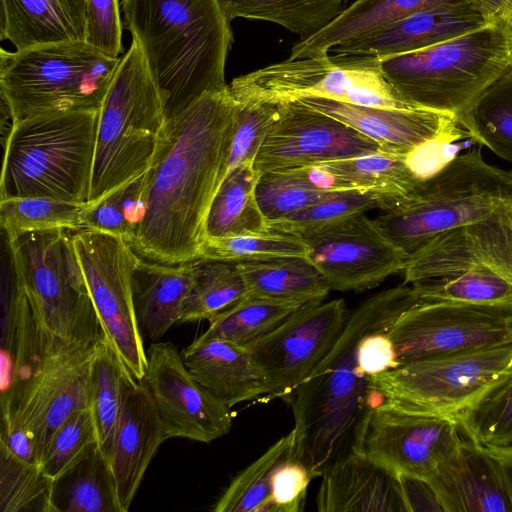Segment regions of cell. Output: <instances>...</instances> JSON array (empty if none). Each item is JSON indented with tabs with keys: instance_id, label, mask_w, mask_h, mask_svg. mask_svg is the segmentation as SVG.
<instances>
[{
	"instance_id": "53",
	"label": "cell",
	"mask_w": 512,
	"mask_h": 512,
	"mask_svg": "<svg viewBox=\"0 0 512 512\" xmlns=\"http://www.w3.org/2000/svg\"><path fill=\"white\" fill-rule=\"evenodd\" d=\"M357 362L369 376L380 374L399 366L393 343L387 331L365 335L359 342Z\"/></svg>"
},
{
	"instance_id": "43",
	"label": "cell",
	"mask_w": 512,
	"mask_h": 512,
	"mask_svg": "<svg viewBox=\"0 0 512 512\" xmlns=\"http://www.w3.org/2000/svg\"><path fill=\"white\" fill-rule=\"evenodd\" d=\"M459 432L480 445L512 444V370L472 404L453 415Z\"/></svg>"
},
{
	"instance_id": "23",
	"label": "cell",
	"mask_w": 512,
	"mask_h": 512,
	"mask_svg": "<svg viewBox=\"0 0 512 512\" xmlns=\"http://www.w3.org/2000/svg\"><path fill=\"white\" fill-rule=\"evenodd\" d=\"M299 101L371 138L382 151L402 156L460 126L455 115L428 109L368 107L324 98Z\"/></svg>"
},
{
	"instance_id": "9",
	"label": "cell",
	"mask_w": 512,
	"mask_h": 512,
	"mask_svg": "<svg viewBox=\"0 0 512 512\" xmlns=\"http://www.w3.org/2000/svg\"><path fill=\"white\" fill-rule=\"evenodd\" d=\"M120 58H111L86 41L0 49L1 107L11 124L45 114L98 110Z\"/></svg>"
},
{
	"instance_id": "47",
	"label": "cell",
	"mask_w": 512,
	"mask_h": 512,
	"mask_svg": "<svg viewBox=\"0 0 512 512\" xmlns=\"http://www.w3.org/2000/svg\"><path fill=\"white\" fill-rule=\"evenodd\" d=\"M256 199L267 223L310 206L334 192L314 190L291 170L269 171L259 175Z\"/></svg>"
},
{
	"instance_id": "5",
	"label": "cell",
	"mask_w": 512,
	"mask_h": 512,
	"mask_svg": "<svg viewBox=\"0 0 512 512\" xmlns=\"http://www.w3.org/2000/svg\"><path fill=\"white\" fill-rule=\"evenodd\" d=\"M384 77L413 108L457 120L512 72V28L501 20L434 46L380 60Z\"/></svg>"
},
{
	"instance_id": "7",
	"label": "cell",
	"mask_w": 512,
	"mask_h": 512,
	"mask_svg": "<svg viewBox=\"0 0 512 512\" xmlns=\"http://www.w3.org/2000/svg\"><path fill=\"white\" fill-rule=\"evenodd\" d=\"M168 121L144 53L132 40L99 111L88 202L97 205L153 166Z\"/></svg>"
},
{
	"instance_id": "26",
	"label": "cell",
	"mask_w": 512,
	"mask_h": 512,
	"mask_svg": "<svg viewBox=\"0 0 512 512\" xmlns=\"http://www.w3.org/2000/svg\"><path fill=\"white\" fill-rule=\"evenodd\" d=\"M197 260L166 264L136 253L131 287L135 314L143 337L156 341L175 323H179L184 300L193 283Z\"/></svg>"
},
{
	"instance_id": "60",
	"label": "cell",
	"mask_w": 512,
	"mask_h": 512,
	"mask_svg": "<svg viewBox=\"0 0 512 512\" xmlns=\"http://www.w3.org/2000/svg\"><path fill=\"white\" fill-rule=\"evenodd\" d=\"M507 208L512 211V202L509 204Z\"/></svg>"
},
{
	"instance_id": "8",
	"label": "cell",
	"mask_w": 512,
	"mask_h": 512,
	"mask_svg": "<svg viewBox=\"0 0 512 512\" xmlns=\"http://www.w3.org/2000/svg\"><path fill=\"white\" fill-rule=\"evenodd\" d=\"M99 111L45 114L12 123L4 146L0 199L88 202Z\"/></svg>"
},
{
	"instance_id": "57",
	"label": "cell",
	"mask_w": 512,
	"mask_h": 512,
	"mask_svg": "<svg viewBox=\"0 0 512 512\" xmlns=\"http://www.w3.org/2000/svg\"><path fill=\"white\" fill-rule=\"evenodd\" d=\"M482 446L498 469L512 507V444L504 446Z\"/></svg>"
},
{
	"instance_id": "1",
	"label": "cell",
	"mask_w": 512,
	"mask_h": 512,
	"mask_svg": "<svg viewBox=\"0 0 512 512\" xmlns=\"http://www.w3.org/2000/svg\"><path fill=\"white\" fill-rule=\"evenodd\" d=\"M235 109L227 87L169 119L151 167L147 211L131 245L139 256L166 264L200 258L209 210L227 176Z\"/></svg>"
},
{
	"instance_id": "10",
	"label": "cell",
	"mask_w": 512,
	"mask_h": 512,
	"mask_svg": "<svg viewBox=\"0 0 512 512\" xmlns=\"http://www.w3.org/2000/svg\"><path fill=\"white\" fill-rule=\"evenodd\" d=\"M8 245L19 282L43 328L84 345H95L106 336L70 231L29 233Z\"/></svg>"
},
{
	"instance_id": "48",
	"label": "cell",
	"mask_w": 512,
	"mask_h": 512,
	"mask_svg": "<svg viewBox=\"0 0 512 512\" xmlns=\"http://www.w3.org/2000/svg\"><path fill=\"white\" fill-rule=\"evenodd\" d=\"M95 442L98 436L90 407L73 411L51 438L40 465L43 473L55 480Z\"/></svg>"
},
{
	"instance_id": "15",
	"label": "cell",
	"mask_w": 512,
	"mask_h": 512,
	"mask_svg": "<svg viewBox=\"0 0 512 512\" xmlns=\"http://www.w3.org/2000/svg\"><path fill=\"white\" fill-rule=\"evenodd\" d=\"M349 312L343 299L303 306L246 345L266 387L264 399H288L328 354Z\"/></svg>"
},
{
	"instance_id": "4",
	"label": "cell",
	"mask_w": 512,
	"mask_h": 512,
	"mask_svg": "<svg viewBox=\"0 0 512 512\" xmlns=\"http://www.w3.org/2000/svg\"><path fill=\"white\" fill-rule=\"evenodd\" d=\"M95 347L50 333L33 311H24L18 318L1 379V423L34 436L40 465L57 428L73 411L89 407Z\"/></svg>"
},
{
	"instance_id": "6",
	"label": "cell",
	"mask_w": 512,
	"mask_h": 512,
	"mask_svg": "<svg viewBox=\"0 0 512 512\" xmlns=\"http://www.w3.org/2000/svg\"><path fill=\"white\" fill-rule=\"evenodd\" d=\"M511 202L512 170L487 163L481 149H473L396 197L373 221L410 257L436 236L482 221Z\"/></svg>"
},
{
	"instance_id": "14",
	"label": "cell",
	"mask_w": 512,
	"mask_h": 512,
	"mask_svg": "<svg viewBox=\"0 0 512 512\" xmlns=\"http://www.w3.org/2000/svg\"><path fill=\"white\" fill-rule=\"evenodd\" d=\"M399 365L512 343V315L451 301H419L387 331Z\"/></svg>"
},
{
	"instance_id": "22",
	"label": "cell",
	"mask_w": 512,
	"mask_h": 512,
	"mask_svg": "<svg viewBox=\"0 0 512 512\" xmlns=\"http://www.w3.org/2000/svg\"><path fill=\"white\" fill-rule=\"evenodd\" d=\"M486 25L472 1L425 9L329 50L333 55L377 59L422 50Z\"/></svg>"
},
{
	"instance_id": "51",
	"label": "cell",
	"mask_w": 512,
	"mask_h": 512,
	"mask_svg": "<svg viewBox=\"0 0 512 512\" xmlns=\"http://www.w3.org/2000/svg\"><path fill=\"white\" fill-rule=\"evenodd\" d=\"M312 479L309 470L295 459L280 466L273 479V512L302 511Z\"/></svg>"
},
{
	"instance_id": "30",
	"label": "cell",
	"mask_w": 512,
	"mask_h": 512,
	"mask_svg": "<svg viewBox=\"0 0 512 512\" xmlns=\"http://www.w3.org/2000/svg\"><path fill=\"white\" fill-rule=\"evenodd\" d=\"M244 279L248 298L299 307L321 303L330 288L307 257H283L235 263Z\"/></svg>"
},
{
	"instance_id": "45",
	"label": "cell",
	"mask_w": 512,
	"mask_h": 512,
	"mask_svg": "<svg viewBox=\"0 0 512 512\" xmlns=\"http://www.w3.org/2000/svg\"><path fill=\"white\" fill-rule=\"evenodd\" d=\"M303 238L276 231L207 237L199 259L229 263L258 261L283 257H307Z\"/></svg>"
},
{
	"instance_id": "31",
	"label": "cell",
	"mask_w": 512,
	"mask_h": 512,
	"mask_svg": "<svg viewBox=\"0 0 512 512\" xmlns=\"http://www.w3.org/2000/svg\"><path fill=\"white\" fill-rule=\"evenodd\" d=\"M53 512H122L111 465L98 442L53 480Z\"/></svg>"
},
{
	"instance_id": "56",
	"label": "cell",
	"mask_w": 512,
	"mask_h": 512,
	"mask_svg": "<svg viewBox=\"0 0 512 512\" xmlns=\"http://www.w3.org/2000/svg\"><path fill=\"white\" fill-rule=\"evenodd\" d=\"M0 444L22 460L40 465L36 440L26 429L1 423Z\"/></svg>"
},
{
	"instance_id": "2",
	"label": "cell",
	"mask_w": 512,
	"mask_h": 512,
	"mask_svg": "<svg viewBox=\"0 0 512 512\" xmlns=\"http://www.w3.org/2000/svg\"><path fill=\"white\" fill-rule=\"evenodd\" d=\"M419 301L406 283L368 297L349 313L334 346L287 399L295 423V460L313 478L349 454L362 453L370 414L384 402L371 376L358 366L360 340L388 331Z\"/></svg>"
},
{
	"instance_id": "61",
	"label": "cell",
	"mask_w": 512,
	"mask_h": 512,
	"mask_svg": "<svg viewBox=\"0 0 512 512\" xmlns=\"http://www.w3.org/2000/svg\"><path fill=\"white\" fill-rule=\"evenodd\" d=\"M507 209H508V208H507ZM508 211H509V214H510V216H511V218H512V211H511V210H509V209H508Z\"/></svg>"
},
{
	"instance_id": "3",
	"label": "cell",
	"mask_w": 512,
	"mask_h": 512,
	"mask_svg": "<svg viewBox=\"0 0 512 512\" xmlns=\"http://www.w3.org/2000/svg\"><path fill=\"white\" fill-rule=\"evenodd\" d=\"M121 8L168 119L228 87L225 64L233 34L217 0H121Z\"/></svg>"
},
{
	"instance_id": "42",
	"label": "cell",
	"mask_w": 512,
	"mask_h": 512,
	"mask_svg": "<svg viewBox=\"0 0 512 512\" xmlns=\"http://www.w3.org/2000/svg\"><path fill=\"white\" fill-rule=\"evenodd\" d=\"M151 168L120 186L86 211L85 229L104 232L131 245L148 207Z\"/></svg>"
},
{
	"instance_id": "37",
	"label": "cell",
	"mask_w": 512,
	"mask_h": 512,
	"mask_svg": "<svg viewBox=\"0 0 512 512\" xmlns=\"http://www.w3.org/2000/svg\"><path fill=\"white\" fill-rule=\"evenodd\" d=\"M90 205L91 202L78 203L46 197L0 199V225L8 243L34 232H75L85 229L84 218Z\"/></svg>"
},
{
	"instance_id": "28",
	"label": "cell",
	"mask_w": 512,
	"mask_h": 512,
	"mask_svg": "<svg viewBox=\"0 0 512 512\" xmlns=\"http://www.w3.org/2000/svg\"><path fill=\"white\" fill-rule=\"evenodd\" d=\"M0 39L16 50L85 41V0H0Z\"/></svg>"
},
{
	"instance_id": "38",
	"label": "cell",
	"mask_w": 512,
	"mask_h": 512,
	"mask_svg": "<svg viewBox=\"0 0 512 512\" xmlns=\"http://www.w3.org/2000/svg\"><path fill=\"white\" fill-rule=\"evenodd\" d=\"M458 123L471 141L512 164V72L491 85Z\"/></svg>"
},
{
	"instance_id": "59",
	"label": "cell",
	"mask_w": 512,
	"mask_h": 512,
	"mask_svg": "<svg viewBox=\"0 0 512 512\" xmlns=\"http://www.w3.org/2000/svg\"><path fill=\"white\" fill-rule=\"evenodd\" d=\"M499 20L512 28V0H508L500 14Z\"/></svg>"
},
{
	"instance_id": "52",
	"label": "cell",
	"mask_w": 512,
	"mask_h": 512,
	"mask_svg": "<svg viewBox=\"0 0 512 512\" xmlns=\"http://www.w3.org/2000/svg\"><path fill=\"white\" fill-rule=\"evenodd\" d=\"M468 138L461 125L441 136L417 146L405 156L406 163L419 180H425L442 169L457 154H453V142Z\"/></svg>"
},
{
	"instance_id": "58",
	"label": "cell",
	"mask_w": 512,
	"mask_h": 512,
	"mask_svg": "<svg viewBox=\"0 0 512 512\" xmlns=\"http://www.w3.org/2000/svg\"><path fill=\"white\" fill-rule=\"evenodd\" d=\"M508 0H472L474 8L482 15L486 24L499 20L500 14Z\"/></svg>"
},
{
	"instance_id": "46",
	"label": "cell",
	"mask_w": 512,
	"mask_h": 512,
	"mask_svg": "<svg viewBox=\"0 0 512 512\" xmlns=\"http://www.w3.org/2000/svg\"><path fill=\"white\" fill-rule=\"evenodd\" d=\"M52 484L40 465L22 460L0 444L1 512H53Z\"/></svg>"
},
{
	"instance_id": "17",
	"label": "cell",
	"mask_w": 512,
	"mask_h": 512,
	"mask_svg": "<svg viewBox=\"0 0 512 512\" xmlns=\"http://www.w3.org/2000/svg\"><path fill=\"white\" fill-rule=\"evenodd\" d=\"M307 258L330 290L361 292L402 273L409 257L376 227L365 213H357L303 237Z\"/></svg>"
},
{
	"instance_id": "27",
	"label": "cell",
	"mask_w": 512,
	"mask_h": 512,
	"mask_svg": "<svg viewBox=\"0 0 512 512\" xmlns=\"http://www.w3.org/2000/svg\"><path fill=\"white\" fill-rule=\"evenodd\" d=\"M182 359L195 380L229 408L267 392L247 346L196 338L184 349Z\"/></svg>"
},
{
	"instance_id": "50",
	"label": "cell",
	"mask_w": 512,
	"mask_h": 512,
	"mask_svg": "<svg viewBox=\"0 0 512 512\" xmlns=\"http://www.w3.org/2000/svg\"><path fill=\"white\" fill-rule=\"evenodd\" d=\"M85 41L111 58L121 57L119 0H85Z\"/></svg>"
},
{
	"instance_id": "16",
	"label": "cell",
	"mask_w": 512,
	"mask_h": 512,
	"mask_svg": "<svg viewBox=\"0 0 512 512\" xmlns=\"http://www.w3.org/2000/svg\"><path fill=\"white\" fill-rule=\"evenodd\" d=\"M461 442L453 416L384 401L370 414L362 453L397 475L428 481Z\"/></svg>"
},
{
	"instance_id": "24",
	"label": "cell",
	"mask_w": 512,
	"mask_h": 512,
	"mask_svg": "<svg viewBox=\"0 0 512 512\" xmlns=\"http://www.w3.org/2000/svg\"><path fill=\"white\" fill-rule=\"evenodd\" d=\"M428 482L444 512H512L494 461L470 440H462Z\"/></svg>"
},
{
	"instance_id": "19",
	"label": "cell",
	"mask_w": 512,
	"mask_h": 512,
	"mask_svg": "<svg viewBox=\"0 0 512 512\" xmlns=\"http://www.w3.org/2000/svg\"><path fill=\"white\" fill-rule=\"evenodd\" d=\"M278 105L279 116L254 160L259 174L382 150L371 138L300 101Z\"/></svg>"
},
{
	"instance_id": "41",
	"label": "cell",
	"mask_w": 512,
	"mask_h": 512,
	"mask_svg": "<svg viewBox=\"0 0 512 512\" xmlns=\"http://www.w3.org/2000/svg\"><path fill=\"white\" fill-rule=\"evenodd\" d=\"M396 197L399 196L373 190L337 191L310 206L269 222L268 228L271 231L303 237L353 214L376 208L383 210Z\"/></svg>"
},
{
	"instance_id": "18",
	"label": "cell",
	"mask_w": 512,
	"mask_h": 512,
	"mask_svg": "<svg viewBox=\"0 0 512 512\" xmlns=\"http://www.w3.org/2000/svg\"><path fill=\"white\" fill-rule=\"evenodd\" d=\"M146 354L147 367L140 382L157 408L166 440L211 443L229 433L230 408L195 380L174 344L152 343Z\"/></svg>"
},
{
	"instance_id": "21",
	"label": "cell",
	"mask_w": 512,
	"mask_h": 512,
	"mask_svg": "<svg viewBox=\"0 0 512 512\" xmlns=\"http://www.w3.org/2000/svg\"><path fill=\"white\" fill-rule=\"evenodd\" d=\"M165 440L164 426L150 394L127 370L110 457L122 512L129 510L152 458Z\"/></svg>"
},
{
	"instance_id": "35",
	"label": "cell",
	"mask_w": 512,
	"mask_h": 512,
	"mask_svg": "<svg viewBox=\"0 0 512 512\" xmlns=\"http://www.w3.org/2000/svg\"><path fill=\"white\" fill-rule=\"evenodd\" d=\"M295 459V431L281 437L230 482L215 503V512H273L272 490L276 471Z\"/></svg>"
},
{
	"instance_id": "25",
	"label": "cell",
	"mask_w": 512,
	"mask_h": 512,
	"mask_svg": "<svg viewBox=\"0 0 512 512\" xmlns=\"http://www.w3.org/2000/svg\"><path fill=\"white\" fill-rule=\"evenodd\" d=\"M321 477L319 512L407 511L398 475L365 454H349Z\"/></svg>"
},
{
	"instance_id": "44",
	"label": "cell",
	"mask_w": 512,
	"mask_h": 512,
	"mask_svg": "<svg viewBox=\"0 0 512 512\" xmlns=\"http://www.w3.org/2000/svg\"><path fill=\"white\" fill-rule=\"evenodd\" d=\"M324 163L353 189L403 196L421 181L408 167L405 156L382 150Z\"/></svg>"
},
{
	"instance_id": "55",
	"label": "cell",
	"mask_w": 512,
	"mask_h": 512,
	"mask_svg": "<svg viewBox=\"0 0 512 512\" xmlns=\"http://www.w3.org/2000/svg\"><path fill=\"white\" fill-rule=\"evenodd\" d=\"M291 170L307 185L321 192H337L353 189L341 176H339L326 163H318Z\"/></svg>"
},
{
	"instance_id": "29",
	"label": "cell",
	"mask_w": 512,
	"mask_h": 512,
	"mask_svg": "<svg viewBox=\"0 0 512 512\" xmlns=\"http://www.w3.org/2000/svg\"><path fill=\"white\" fill-rule=\"evenodd\" d=\"M472 0H355L310 38L292 47L288 59L321 56L337 45L356 40L419 11Z\"/></svg>"
},
{
	"instance_id": "40",
	"label": "cell",
	"mask_w": 512,
	"mask_h": 512,
	"mask_svg": "<svg viewBox=\"0 0 512 512\" xmlns=\"http://www.w3.org/2000/svg\"><path fill=\"white\" fill-rule=\"evenodd\" d=\"M299 308L245 297L211 318L208 329L197 339H218L246 346L273 331Z\"/></svg>"
},
{
	"instance_id": "36",
	"label": "cell",
	"mask_w": 512,
	"mask_h": 512,
	"mask_svg": "<svg viewBox=\"0 0 512 512\" xmlns=\"http://www.w3.org/2000/svg\"><path fill=\"white\" fill-rule=\"evenodd\" d=\"M126 371L116 349L105 336L95 347L90 364L88 391L98 444L109 463L122 406Z\"/></svg>"
},
{
	"instance_id": "49",
	"label": "cell",
	"mask_w": 512,
	"mask_h": 512,
	"mask_svg": "<svg viewBox=\"0 0 512 512\" xmlns=\"http://www.w3.org/2000/svg\"><path fill=\"white\" fill-rule=\"evenodd\" d=\"M235 102V126L227 175L245 162H254L269 129L279 116L277 104Z\"/></svg>"
},
{
	"instance_id": "32",
	"label": "cell",
	"mask_w": 512,
	"mask_h": 512,
	"mask_svg": "<svg viewBox=\"0 0 512 512\" xmlns=\"http://www.w3.org/2000/svg\"><path fill=\"white\" fill-rule=\"evenodd\" d=\"M411 286L420 301L460 302L512 315V275L493 266H472Z\"/></svg>"
},
{
	"instance_id": "34",
	"label": "cell",
	"mask_w": 512,
	"mask_h": 512,
	"mask_svg": "<svg viewBox=\"0 0 512 512\" xmlns=\"http://www.w3.org/2000/svg\"><path fill=\"white\" fill-rule=\"evenodd\" d=\"M231 23L236 18L268 21L306 40L345 9L344 0H217Z\"/></svg>"
},
{
	"instance_id": "39",
	"label": "cell",
	"mask_w": 512,
	"mask_h": 512,
	"mask_svg": "<svg viewBox=\"0 0 512 512\" xmlns=\"http://www.w3.org/2000/svg\"><path fill=\"white\" fill-rule=\"evenodd\" d=\"M246 295V284L235 263L198 259L179 323L209 321Z\"/></svg>"
},
{
	"instance_id": "33",
	"label": "cell",
	"mask_w": 512,
	"mask_h": 512,
	"mask_svg": "<svg viewBox=\"0 0 512 512\" xmlns=\"http://www.w3.org/2000/svg\"><path fill=\"white\" fill-rule=\"evenodd\" d=\"M259 175L253 161L243 163L227 175L211 204L206 238L269 230L256 199Z\"/></svg>"
},
{
	"instance_id": "20",
	"label": "cell",
	"mask_w": 512,
	"mask_h": 512,
	"mask_svg": "<svg viewBox=\"0 0 512 512\" xmlns=\"http://www.w3.org/2000/svg\"><path fill=\"white\" fill-rule=\"evenodd\" d=\"M478 265L512 275V218L507 207L436 236L409 257L402 274L404 283L413 284Z\"/></svg>"
},
{
	"instance_id": "54",
	"label": "cell",
	"mask_w": 512,
	"mask_h": 512,
	"mask_svg": "<svg viewBox=\"0 0 512 512\" xmlns=\"http://www.w3.org/2000/svg\"><path fill=\"white\" fill-rule=\"evenodd\" d=\"M406 509L411 511H443L437 496L428 481L398 475Z\"/></svg>"
},
{
	"instance_id": "12",
	"label": "cell",
	"mask_w": 512,
	"mask_h": 512,
	"mask_svg": "<svg viewBox=\"0 0 512 512\" xmlns=\"http://www.w3.org/2000/svg\"><path fill=\"white\" fill-rule=\"evenodd\" d=\"M511 370L512 343H508L405 363L371 380L384 401L453 416Z\"/></svg>"
},
{
	"instance_id": "13",
	"label": "cell",
	"mask_w": 512,
	"mask_h": 512,
	"mask_svg": "<svg viewBox=\"0 0 512 512\" xmlns=\"http://www.w3.org/2000/svg\"><path fill=\"white\" fill-rule=\"evenodd\" d=\"M71 236L104 332L125 368L140 381L147 367V354L131 287L136 252L130 243L104 232L82 229Z\"/></svg>"
},
{
	"instance_id": "11",
	"label": "cell",
	"mask_w": 512,
	"mask_h": 512,
	"mask_svg": "<svg viewBox=\"0 0 512 512\" xmlns=\"http://www.w3.org/2000/svg\"><path fill=\"white\" fill-rule=\"evenodd\" d=\"M228 87L240 103L278 105L324 98L359 106L413 108L388 83L380 59L361 55L287 59L236 77Z\"/></svg>"
}]
</instances>
